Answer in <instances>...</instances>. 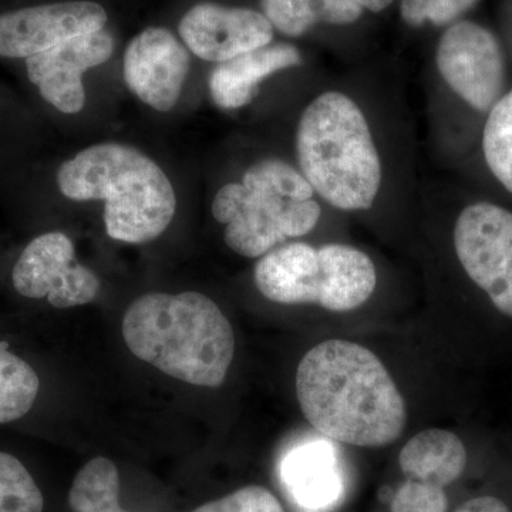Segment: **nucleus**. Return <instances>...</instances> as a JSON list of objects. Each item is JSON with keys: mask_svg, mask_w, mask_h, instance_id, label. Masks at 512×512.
<instances>
[{"mask_svg": "<svg viewBox=\"0 0 512 512\" xmlns=\"http://www.w3.org/2000/svg\"><path fill=\"white\" fill-rule=\"evenodd\" d=\"M296 396L313 429L336 443L389 446L406 427V403L382 360L348 340H326L302 357Z\"/></svg>", "mask_w": 512, "mask_h": 512, "instance_id": "nucleus-1", "label": "nucleus"}, {"mask_svg": "<svg viewBox=\"0 0 512 512\" xmlns=\"http://www.w3.org/2000/svg\"><path fill=\"white\" fill-rule=\"evenodd\" d=\"M123 336L138 359L194 386L220 387L235 355L227 316L198 292L146 293L127 309Z\"/></svg>", "mask_w": 512, "mask_h": 512, "instance_id": "nucleus-2", "label": "nucleus"}, {"mask_svg": "<svg viewBox=\"0 0 512 512\" xmlns=\"http://www.w3.org/2000/svg\"><path fill=\"white\" fill-rule=\"evenodd\" d=\"M56 181L69 200L104 202V225L114 241H154L177 212V195L163 168L128 144L84 148L60 165Z\"/></svg>", "mask_w": 512, "mask_h": 512, "instance_id": "nucleus-3", "label": "nucleus"}, {"mask_svg": "<svg viewBox=\"0 0 512 512\" xmlns=\"http://www.w3.org/2000/svg\"><path fill=\"white\" fill-rule=\"evenodd\" d=\"M299 171L323 201L342 211L373 207L383 170L365 114L348 94L325 92L296 130Z\"/></svg>", "mask_w": 512, "mask_h": 512, "instance_id": "nucleus-4", "label": "nucleus"}, {"mask_svg": "<svg viewBox=\"0 0 512 512\" xmlns=\"http://www.w3.org/2000/svg\"><path fill=\"white\" fill-rule=\"evenodd\" d=\"M315 195L301 171L278 158H266L252 164L239 183L220 188L211 210L225 225V244L235 254L261 258L316 228L322 208Z\"/></svg>", "mask_w": 512, "mask_h": 512, "instance_id": "nucleus-5", "label": "nucleus"}, {"mask_svg": "<svg viewBox=\"0 0 512 512\" xmlns=\"http://www.w3.org/2000/svg\"><path fill=\"white\" fill-rule=\"evenodd\" d=\"M256 288L282 305L313 303L330 312H350L369 301L377 274L372 259L355 247L306 242L282 244L256 262Z\"/></svg>", "mask_w": 512, "mask_h": 512, "instance_id": "nucleus-6", "label": "nucleus"}, {"mask_svg": "<svg viewBox=\"0 0 512 512\" xmlns=\"http://www.w3.org/2000/svg\"><path fill=\"white\" fill-rule=\"evenodd\" d=\"M454 248L468 278L512 318V212L491 202L468 205L454 225Z\"/></svg>", "mask_w": 512, "mask_h": 512, "instance_id": "nucleus-7", "label": "nucleus"}, {"mask_svg": "<svg viewBox=\"0 0 512 512\" xmlns=\"http://www.w3.org/2000/svg\"><path fill=\"white\" fill-rule=\"evenodd\" d=\"M437 69L447 86L480 113H490L504 96L507 69L497 37L478 23L461 20L441 36Z\"/></svg>", "mask_w": 512, "mask_h": 512, "instance_id": "nucleus-8", "label": "nucleus"}, {"mask_svg": "<svg viewBox=\"0 0 512 512\" xmlns=\"http://www.w3.org/2000/svg\"><path fill=\"white\" fill-rule=\"evenodd\" d=\"M12 282L25 298H47L57 309L86 305L97 298L100 281L76 261L72 239L47 232L30 241L13 266Z\"/></svg>", "mask_w": 512, "mask_h": 512, "instance_id": "nucleus-9", "label": "nucleus"}, {"mask_svg": "<svg viewBox=\"0 0 512 512\" xmlns=\"http://www.w3.org/2000/svg\"><path fill=\"white\" fill-rule=\"evenodd\" d=\"M107 10L92 0L40 3L0 13V57L29 59L74 37L106 29Z\"/></svg>", "mask_w": 512, "mask_h": 512, "instance_id": "nucleus-10", "label": "nucleus"}, {"mask_svg": "<svg viewBox=\"0 0 512 512\" xmlns=\"http://www.w3.org/2000/svg\"><path fill=\"white\" fill-rule=\"evenodd\" d=\"M190 50L171 30L150 26L127 45L123 77L128 90L151 109L170 113L190 73Z\"/></svg>", "mask_w": 512, "mask_h": 512, "instance_id": "nucleus-11", "label": "nucleus"}, {"mask_svg": "<svg viewBox=\"0 0 512 512\" xmlns=\"http://www.w3.org/2000/svg\"><path fill=\"white\" fill-rule=\"evenodd\" d=\"M114 49L116 40L110 30L86 33L26 59V74L53 109L77 114L86 106L84 73L109 62Z\"/></svg>", "mask_w": 512, "mask_h": 512, "instance_id": "nucleus-12", "label": "nucleus"}, {"mask_svg": "<svg viewBox=\"0 0 512 512\" xmlns=\"http://www.w3.org/2000/svg\"><path fill=\"white\" fill-rule=\"evenodd\" d=\"M178 35L192 55L220 64L271 45L274 28L258 10L202 2L185 12Z\"/></svg>", "mask_w": 512, "mask_h": 512, "instance_id": "nucleus-13", "label": "nucleus"}, {"mask_svg": "<svg viewBox=\"0 0 512 512\" xmlns=\"http://www.w3.org/2000/svg\"><path fill=\"white\" fill-rule=\"evenodd\" d=\"M281 478L286 493L302 510H332L345 493L342 464L329 439L292 447L282 460Z\"/></svg>", "mask_w": 512, "mask_h": 512, "instance_id": "nucleus-14", "label": "nucleus"}, {"mask_svg": "<svg viewBox=\"0 0 512 512\" xmlns=\"http://www.w3.org/2000/svg\"><path fill=\"white\" fill-rule=\"evenodd\" d=\"M301 63V52L286 43L252 50L212 69L208 80L211 99L224 110L242 109L255 99L269 76Z\"/></svg>", "mask_w": 512, "mask_h": 512, "instance_id": "nucleus-15", "label": "nucleus"}, {"mask_svg": "<svg viewBox=\"0 0 512 512\" xmlns=\"http://www.w3.org/2000/svg\"><path fill=\"white\" fill-rule=\"evenodd\" d=\"M467 450L453 431L429 429L416 434L400 451L399 464L404 476L446 488L463 476Z\"/></svg>", "mask_w": 512, "mask_h": 512, "instance_id": "nucleus-16", "label": "nucleus"}, {"mask_svg": "<svg viewBox=\"0 0 512 512\" xmlns=\"http://www.w3.org/2000/svg\"><path fill=\"white\" fill-rule=\"evenodd\" d=\"M120 476L116 464L106 457L90 460L77 473L69 493L73 512H133L119 503Z\"/></svg>", "mask_w": 512, "mask_h": 512, "instance_id": "nucleus-17", "label": "nucleus"}, {"mask_svg": "<svg viewBox=\"0 0 512 512\" xmlns=\"http://www.w3.org/2000/svg\"><path fill=\"white\" fill-rule=\"evenodd\" d=\"M40 380L25 360L0 342V424L22 419L30 412L39 393Z\"/></svg>", "mask_w": 512, "mask_h": 512, "instance_id": "nucleus-18", "label": "nucleus"}, {"mask_svg": "<svg viewBox=\"0 0 512 512\" xmlns=\"http://www.w3.org/2000/svg\"><path fill=\"white\" fill-rule=\"evenodd\" d=\"M485 163L512 194V89L488 113L483 133Z\"/></svg>", "mask_w": 512, "mask_h": 512, "instance_id": "nucleus-19", "label": "nucleus"}, {"mask_svg": "<svg viewBox=\"0 0 512 512\" xmlns=\"http://www.w3.org/2000/svg\"><path fill=\"white\" fill-rule=\"evenodd\" d=\"M45 500L18 458L0 451V512H43Z\"/></svg>", "mask_w": 512, "mask_h": 512, "instance_id": "nucleus-20", "label": "nucleus"}, {"mask_svg": "<svg viewBox=\"0 0 512 512\" xmlns=\"http://www.w3.org/2000/svg\"><path fill=\"white\" fill-rule=\"evenodd\" d=\"M480 0H402L400 13L404 22L414 28L431 23L446 26L456 23Z\"/></svg>", "mask_w": 512, "mask_h": 512, "instance_id": "nucleus-21", "label": "nucleus"}, {"mask_svg": "<svg viewBox=\"0 0 512 512\" xmlns=\"http://www.w3.org/2000/svg\"><path fill=\"white\" fill-rule=\"evenodd\" d=\"M262 13L282 35L301 37L316 23L306 0H261Z\"/></svg>", "mask_w": 512, "mask_h": 512, "instance_id": "nucleus-22", "label": "nucleus"}, {"mask_svg": "<svg viewBox=\"0 0 512 512\" xmlns=\"http://www.w3.org/2000/svg\"><path fill=\"white\" fill-rule=\"evenodd\" d=\"M390 510L392 512H447L448 497L444 488L407 478L394 491Z\"/></svg>", "mask_w": 512, "mask_h": 512, "instance_id": "nucleus-23", "label": "nucleus"}, {"mask_svg": "<svg viewBox=\"0 0 512 512\" xmlns=\"http://www.w3.org/2000/svg\"><path fill=\"white\" fill-rule=\"evenodd\" d=\"M192 512H284V508L268 488L248 485Z\"/></svg>", "mask_w": 512, "mask_h": 512, "instance_id": "nucleus-24", "label": "nucleus"}, {"mask_svg": "<svg viewBox=\"0 0 512 512\" xmlns=\"http://www.w3.org/2000/svg\"><path fill=\"white\" fill-rule=\"evenodd\" d=\"M316 23L345 26L357 22L363 8L356 0H306Z\"/></svg>", "mask_w": 512, "mask_h": 512, "instance_id": "nucleus-25", "label": "nucleus"}, {"mask_svg": "<svg viewBox=\"0 0 512 512\" xmlns=\"http://www.w3.org/2000/svg\"><path fill=\"white\" fill-rule=\"evenodd\" d=\"M454 512H511V510L501 498L494 495H480L461 504Z\"/></svg>", "mask_w": 512, "mask_h": 512, "instance_id": "nucleus-26", "label": "nucleus"}, {"mask_svg": "<svg viewBox=\"0 0 512 512\" xmlns=\"http://www.w3.org/2000/svg\"><path fill=\"white\" fill-rule=\"evenodd\" d=\"M356 2L362 6L363 10L366 9L373 13H379L392 6L394 0H356Z\"/></svg>", "mask_w": 512, "mask_h": 512, "instance_id": "nucleus-27", "label": "nucleus"}, {"mask_svg": "<svg viewBox=\"0 0 512 512\" xmlns=\"http://www.w3.org/2000/svg\"><path fill=\"white\" fill-rule=\"evenodd\" d=\"M299 512H319V511L302 510V511H299Z\"/></svg>", "mask_w": 512, "mask_h": 512, "instance_id": "nucleus-28", "label": "nucleus"}]
</instances>
